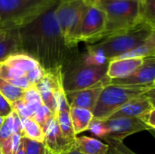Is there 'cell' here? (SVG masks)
<instances>
[{
    "label": "cell",
    "mask_w": 155,
    "mask_h": 154,
    "mask_svg": "<svg viewBox=\"0 0 155 154\" xmlns=\"http://www.w3.org/2000/svg\"><path fill=\"white\" fill-rule=\"evenodd\" d=\"M54 9L55 5L18 28L20 52L35 58L45 71L62 68L79 53L66 44Z\"/></svg>",
    "instance_id": "6da1fadb"
},
{
    "label": "cell",
    "mask_w": 155,
    "mask_h": 154,
    "mask_svg": "<svg viewBox=\"0 0 155 154\" xmlns=\"http://www.w3.org/2000/svg\"><path fill=\"white\" fill-rule=\"evenodd\" d=\"M59 0H0V30L18 29L57 5Z\"/></svg>",
    "instance_id": "7a4b0ae2"
},
{
    "label": "cell",
    "mask_w": 155,
    "mask_h": 154,
    "mask_svg": "<svg viewBox=\"0 0 155 154\" xmlns=\"http://www.w3.org/2000/svg\"><path fill=\"white\" fill-rule=\"evenodd\" d=\"M153 34L155 25L144 22L132 29L104 38L95 44H87L86 49L98 52L110 61L139 46Z\"/></svg>",
    "instance_id": "3957f363"
},
{
    "label": "cell",
    "mask_w": 155,
    "mask_h": 154,
    "mask_svg": "<svg viewBox=\"0 0 155 154\" xmlns=\"http://www.w3.org/2000/svg\"><path fill=\"white\" fill-rule=\"evenodd\" d=\"M94 3L104 12L106 16V28L104 38L127 31L145 22L142 16L140 0H96Z\"/></svg>",
    "instance_id": "277c9868"
},
{
    "label": "cell",
    "mask_w": 155,
    "mask_h": 154,
    "mask_svg": "<svg viewBox=\"0 0 155 154\" xmlns=\"http://www.w3.org/2000/svg\"><path fill=\"white\" fill-rule=\"evenodd\" d=\"M155 84L147 85H118L107 84L102 90L99 98L93 110L94 120L104 121L110 118L120 107L129 101L140 97L151 90L154 89Z\"/></svg>",
    "instance_id": "5b68a950"
},
{
    "label": "cell",
    "mask_w": 155,
    "mask_h": 154,
    "mask_svg": "<svg viewBox=\"0 0 155 154\" xmlns=\"http://www.w3.org/2000/svg\"><path fill=\"white\" fill-rule=\"evenodd\" d=\"M107 64L93 66L84 64L79 53L62 67V83L64 92H74L92 87L106 78Z\"/></svg>",
    "instance_id": "8992f818"
},
{
    "label": "cell",
    "mask_w": 155,
    "mask_h": 154,
    "mask_svg": "<svg viewBox=\"0 0 155 154\" xmlns=\"http://www.w3.org/2000/svg\"><path fill=\"white\" fill-rule=\"evenodd\" d=\"M106 28L104 12L94 2H87L84 8L76 34L75 44L84 42L87 44H95L104 39Z\"/></svg>",
    "instance_id": "52a82bcc"
},
{
    "label": "cell",
    "mask_w": 155,
    "mask_h": 154,
    "mask_svg": "<svg viewBox=\"0 0 155 154\" xmlns=\"http://www.w3.org/2000/svg\"><path fill=\"white\" fill-rule=\"evenodd\" d=\"M86 0H59L54 14L66 44L76 48L74 38Z\"/></svg>",
    "instance_id": "ba28073f"
},
{
    "label": "cell",
    "mask_w": 155,
    "mask_h": 154,
    "mask_svg": "<svg viewBox=\"0 0 155 154\" xmlns=\"http://www.w3.org/2000/svg\"><path fill=\"white\" fill-rule=\"evenodd\" d=\"M108 129V134L104 139L105 141L124 142L126 137L143 131L153 132L138 117H113L104 120Z\"/></svg>",
    "instance_id": "9c48e42d"
},
{
    "label": "cell",
    "mask_w": 155,
    "mask_h": 154,
    "mask_svg": "<svg viewBox=\"0 0 155 154\" xmlns=\"http://www.w3.org/2000/svg\"><path fill=\"white\" fill-rule=\"evenodd\" d=\"M62 84V68L45 71L44 77L35 85L37 89L42 103L51 112L55 113V95L58 87Z\"/></svg>",
    "instance_id": "30bf717a"
},
{
    "label": "cell",
    "mask_w": 155,
    "mask_h": 154,
    "mask_svg": "<svg viewBox=\"0 0 155 154\" xmlns=\"http://www.w3.org/2000/svg\"><path fill=\"white\" fill-rule=\"evenodd\" d=\"M110 80L111 79L106 76L105 79L92 87L74 92H65V96L69 106L84 108L93 112L102 90L104 86L109 84Z\"/></svg>",
    "instance_id": "8fae6325"
},
{
    "label": "cell",
    "mask_w": 155,
    "mask_h": 154,
    "mask_svg": "<svg viewBox=\"0 0 155 154\" xmlns=\"http://www.w3.org/2000/svg\"><path fill=\"white\" fill-rule=\"evenodd\" d=\"M110 84L118 85H147L155 84V56L143 59V64L131 75L110 80Z\"/></svg>",
    "instance_id": "7c38bea8"
},
{
    "label": "cell",
    "mask_w": 155,
    "mask_h": 154,
    "mask_svg": "<svg viewBox=\"0 0 155 154\" xmlns=\"http://www.w3.org/2000/svg\"><path fill=\"white\" fill-rule=\"evenodd\" d=\"M155 109L154 107V89L151 90L149 93L134 98L129 101L127 103L120 107L114 114L110 116L113 117H140L143 114Z\"/></svg>",
    "instance_id": "4fadbf2b"
},
{
    "label": "cell",
    "mask_w": 155,
    "mask_h": 154,
    "mask_svg": "<svg viewBox=\"0 0 155 154\" xmlns=\"http://www.w3.org/2000/svg\"><path fill=\"white\" fill-rule=\"evenodd\" d=\"M144 58H114L109 61L106 75L111 79H122L134 74Z\"/></svg>",
    "instance_id": "5bb4252c"
},
{
    "label": "cell",
    "mask_w": 155,
    "mask_h": 154,
    "mask_svg": "<svg viewBox=\"0 0 155 154\" xmlns=\"http://www.w3.org/2000/svg\"><path fill=\"white\" fill-rule=\"evenodd\" d=\"M72 143H73L67 142L63 136L56 121V116L54 114V118L52 119L46 130L45 131V146L50 152L54 153H58L67 148Z\"/></svg>",
    "instance_id": "9a60e30c"
},
{
    "label": "cell",
    "mask_w": 155,
    "mask_h": 154,
    "mask_svg": "<svg viewBox=\"0 0 155 154\" xmlns=\"http://www.w3.org/2000/svg\"><path fill=\"white\" fill-rule=\"evenodd\" d=\"M25 74L24 71L8 65L3 62H0V78L4 79L7 83L14 86L19 87L21 89H28L31 86L29 82L26 80Z\"/></svg>",
    "instance_id": "2e32d148"
},
{
    "label": "cell",
    "mask_w": 155,
    "mask_h": 154,
    "mask_svg": "<svg viewBox=\"0 0 155 154\" xmlns=\"http://www.w3.org/2000/svg\"><path fill=\"white\" fill-rule=\"evenodd\" d=\"M70 117L75 136L87 131L90 123L94 119L91 111L79 107H70Z\"/></svg>",
    "instance_id": "e0dca14e"
},
{
    "label": "cell",
    "mask_w": 155,
    "mask_h": 154,
    "mask_svg": "<svg viewBox=\"0 0 155 154\" xmlns=\"http://www.w3.org/2000/svg\"><path fill=\"white\" fill-rule=\"evenodd\" d=\"M75 143L83 154H106L109 145L88 136L75 137Z\"/></svg>",
    "instance_id": "ac0fdd59"
},
{
    "label": "cell",
    "mask_w": 155,
    "mask_h": 154,
    "mask_svg": "<svg viewBox=\"0 0 155 154\" xmlns=\"http://www.w3.org/2000/svg\"><path fill=\"white\" fill-rule=\"evenodd\" d=\"M2 62L13 67L18 68L24 71L25 73H28L29 71L40 65L39 63L35 58L23 52H17L12 54L9 56H7L5 59H4Z\"/></svg>",
    "instance_id": "d6986e66"
},
{
    "label": "cell",
    "mask_w": 155,
    "mask_h": 154,
    "mask_svg": "<svg viewBox=\"0 0 155 154\" xmlns=\"http://www.w3.org/2000/svg\"><path fill=\"white\" fill-rule=\"evenodd\" d=\"M20 52L18 29L10 30L0 42V62L12 54Z\"/></svg>",
    "instance_id": "ffe728a7"
},
{
    "label": "cell",
    "mask_w": 155,
    "mask_h": 154,
    "mask_svg": "<svg viewBox=\"0 0 155 154\" xmlns=\"http://www.w3.org/2000/svg\"><path fill=\"white\" fill-rule=\"evenodd\" d=\"M155 56V34L148 40L117 58H147Z\"/></svg>",
    "instance_id": "44dd1931"
},
{
    "label": "cell",
    "mask_w": 155,
    "mask_h": 154,
    "mask_svg": "<svg viewBox=\"0 0 155 154\" xmlns=\"http://www.w3.org/2000/svg\"><path fill=\"white\" fill-rule=\"evenodd\" d=\"M23 125V134L22 137L43 143L45 141V133L40 125L31 117L22 121Z\"/></svg>",
    "instance_id": "7402d4cb"
},
{
    "label": "cell",
    "mask_w": 155,
    "mask_h": 154,
    "mask_svg": "<svg viewBox=\"0 0 155 154\" xmlns=\"http://www.w3.org/2000/svg\"><path fill=\"white\" fill-rule=\"evenodd\" d=\"M24 92V89L14 86L4 79L0 78V93L10 103V104L17 100H20Z\"/></svg>",
    "instance_id": "603a6c76"
},
{
    "label": "cell",
    "mask_w": 155,
    "mask_h": 154,
    "mask_svg": "<svg viewBox=\"0 0 155 154\" xmlns=\"http://www.w3.org/2000/svg\"><path fill=\"white\" fill-rule=\"evenodd\" d=\"M22 100L26 103V105L33 113L37 111L43 105L40 94L35 85L25 90L22 96Z\"/></svg>",
    "instance_id": "cb8c5ba5"
},
{
    "label": "cell",
    "mask_w": 155,
    "mask_h": 154,
    "mask_svg": "<svg viewBox=\"0 0 155 154\" xmlns=\"http://www.w3.org/2000/svg\"><path fill=\"white\" fill-rule=\"evenodd\" d=\"M55 113H54L53 112H51L46 106H45L44 104L34 113L32 118L40 125V127L43 129L44 133L46 130L47 126L49 125L50 122L52 121V119L54 118Z\"/></svg>",
    "instance_id": "d4e9b609"
},
{
    "label": "cell",
    "mask_w": 155,
    "mask_h": 154,
    "mask_svg": "<svg viewBox=\"0 0 155 154\" xmlns=\"http://www.w3.org/2000/svg\"><path fill=\"white\" fill-rule=\"evenodd\" d=\"M143 19L150 24L155 25V0H140Z\"/></svg>",
    "instance_id": "484cf974"
},
{
    "label": "cell",
    "mask_w": 155,
    "mask_h": 154,
    "mask_svg": "<svg viewBox=\"0 0 155 154\" xmlns=\"http://www.w3.org/2000/svg\"><path fill=\"white\" fill-rule=\"evenodd\" d=\"M21 142L25 154H45L46 152V147L43 143L35 142L25 137H22Z\"/></svg>",
    "instance_id": "4316f807"
},
{
    "label": "cell",
    "mask_w": 155,
    "mask_h": 154,
    "mask_svg": "<svg viewBox=\"0 0 155 154\" xmlns=\"http://www.w3.org/2000/svg\"><path fill=\"white\" fill-rule=\"evenodd\" d=\"M87 131L90 132L94 136H96L97 138H102V139L106 137L108 134V129L104 123V121H101V120L93 119V121L90 123L87 128Z\"/></svg>",
    "instance_id": "83f0119b"
},
{
    "label": "cell",
    "mask_w": 155,
    "mask_h": 154,
    "mask_svg": "<svg viewBox=\"0 0 155 154\" xmlns=\"http://www.w3.org/2000/svg\"><path fill=\"white\" fill-rule=\"evenodd\" d=\"M11 106H12L13 111L17 113V115L20 117V119L22 121L25 119H27V118H31L34 114V113L29 109V107L22 100V98L20 100H17L15 103H11Z\"/></svg>",
    "instance_id": "f1b7e54d"
},
{
    "label": "cell",
    "mask_w": 155,
    "mask_h": 154,
    "mask_svg": "<svg viewBox=\"0 0 155 154\" xmlns=\"http://www.w3.org/2000/svg\"><path fill=\"white\" fill-rule=\"evenodd\" d=\"M13 112V111H12ZM14 133V123H13V113H11L5 118V121L0 127V143L9 139Z\"/></svg>",
    "instance_id": "f546056e"
},
{
    "label": "cell",
    "mask_w": 155,
    "mask_h": 154,
    "mask_svg": "<svg viewBox=\"0 0 155 154\" xmlns=\"http://www.w3.org/2000/svg\"><path fill=\"white\" fill-rule=\"evenodd\" d=\"M106 142L109 145V149L106 154H136L132 152L130 149H128L123 142L112 140H108Z\"/></svg>",
    "instance_id": "4dcf8cb0"
},
{
    "label": "cell",
    "mask_w": 155,
    "mask_h": 154,
    "mask_svg": "<svg viewBox=\"0 0 155 154\" xmlns=\"http://www.w3.org/2000/svg\"><path fill=\"white\" fill-rule=\"evenodd\" d=\"M45 74V71L42 68L41 65H39V66L35 67V69L26 73L25 77L31 85H35L44 77Z\"/></svg>",
    "instance_id": "1f68e13d"
},
{
    "label": "cell",
    "mask_w": 155,
    "mask_h": 154,
    "mask_svg": "<svg viewBox=\"0 0 155 154\" xmlns=\"http://www.w3.org/2000/svg\"><path fill=\"white\" fill-rule=\"evenodd\" d=\"M155 109L151 110L150 112L143 114L142 116L139 117V119L143 123H145L149 128H151L152 130L154 131L155 129Z\"/></svg>",
    "instance_id": "d6a6232c"
},
{
    "label": "cell",
    "mask_w": 155,
    "mask_h": 154,
    "mask_svg": "<svg viewBox=\"0 0 155 154\" xmlns=\"http://www.w3.org/2000/svg\"><path fill=\"white\" fill-rule=\"evenodd\" d=\"M13 109L10 103L0 93V116L6 117L12 113Z\"/></svg>",
    "instance_id": "836d02e7"
},
{
    "label": "cell",
    "mask_w": 155,
    "mask_h": 154,
    "mask_svg": "<svg viewBox=\"0 0 155 154\" xmlns=\"http://www.w3.org/2000/svg\"><path fill=\"white\" fill-rule=\"evenodd\" d=\"M54 154H83L80 150L78 149L75 142L73 143L72 144H70L67 148H65L64 150H63L62 152H58V153H54Z\"/></svg>",
    "instance_id": "e575fe53"
},
{
    "label": "cell",
    "mask_w": 155,
    "mask_h": 154,
    "mask_svg": "<svg viewBox=\"0 0 155 154\" xmlns=\"http://www.w3.org/2000/svg\"><path fill=\"white\" fill-rule=\"evenodd\" d=\"M15 154H25V150H24V147H23V144H22V142H21V144H20L19 148L17 149L16 152H15Z\"/></svg>",
    "instance_id": "d590c367"
},
{
    "label": "cell",
    "mask_w": 155,
    "mask_h": 154,
    "mask_svg": "<svg viewBox=\"0 0 155 154\" xmlns=\"http://www.w3.org/2000/svg\"><path fill=\"white\" fill-rule=\"evenodd\" d=\"M6 33H7V32H5V31H3V30H0V42L5 38V36L6 35Z\"/></svg>",
    "instance_id": "8d00e7d4"
},
{
    "label": "cell",
    "mask_w": 155,
    "mask_h": 154,
    "mask_svg": "<svg viewBox=\"0 0 155 154\" xmlns=\"http://www.w3.org/2000/svg\"><path fill=\"white\" fill-rule=\"evenodd\" d=\"M87 2H94L96 0H86ZM109 1H130V0H109ZM134 1H139V0H134Z\"/></svg>",
    "instance_id": "74e56055"
},
{
    "label": "cell",
    "mask_w": 155,
    "mask_h": 154,
    "mask_svg": "<svg viewBox=\"0 0 155 154\" xmlns=\"http://www.w3.org/2000/svg\"><path fill=\"white\" fill-rule=\"evenodd\" d=\"M5 117H2V116H0V127L2 126V124H3V123H4V121H5Z\"/></svg>",
    "instance_id": "f35d334b"
},
{
    "label": "cell",
    "mask_w": 155,
    "mask_h": 154,
    "mask_svg": "<svg viewBox=\"0 0 155 154\" xmlns=\"http://www.w3.org/2000/svg\"><path fill=\"white\" fill-rule=\"evenodd\" d=\"M45 154H54V152H50L49 150H47V149H46V152H45Z\"/></svg>",
    "instance_id": "ab89813d"
},
{
    "label": "cell",
    "mask_w": 155,
    "mask_h": 154,
    "mask_svg": "<svg viewBox=\"0 0 155 154\" xmlns=\"http://www.w3.org/2000/svg\"><path fill=\"white\" fill-rule=\"evenodd\" d=\"M0 154H3L2 153V149H1V144H0Z\"/></svg>",
    "instance_id": "60d3db41"
}]
</instances>
